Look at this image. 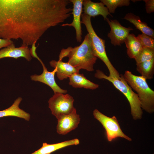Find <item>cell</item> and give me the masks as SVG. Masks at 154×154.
<instances>
[{"mask_svg":"<svg viewBox=\"0 0 154 154\" xmlns=\"http://www.w3.org/2000/svg\"><path fill=\"white\" fill-rule=\"evenodd\" d=\"M68 0H0V38L36 44L50 28L72 14Z\"/></svg>","mask_w":154,"mask_h":154,"instance_id":"6da1fadb","label":"cell"},{"mask_svg":"<svg viewBox=\"0 0 154 154\" xmlns=\"http://www.w3.org/2000/svg\"><path fill=\"white\" fill-rule=\"evenodd\" d=\"M65 57L68 58V62L78 71L81 69L88 71H94V65L97 58L94 54L89 35L87 33L85 35L79 46L62 49L59 55V60H62Z\"/></svg>","mask_w":154,"mask_h":154,"instance_id":"7a4b0ae2","label":"cell"},{"mask_svg":"<svg viewBox=\"0 0 154 154\" xmlns=\"http://www.w3.org/2000/svg\"><path fill=\"white\" fill-rule=\"evenodd\" d=\"M123 75L128 84L137 92L141 108L149 113L153 112L154 91L149 87L146 80L129 70L125 71Z\"/></svg>","mask_w":154,"mask_h":154,"instance_id":"3957f363","label":"cell"},{"mask_svg":"<svg viewBox=\"0 0 154 154\" xmlns=\"http://www.w3.org/2000/svg\"><path fill=\"white\" fill-rule=\"evenodd\" d=\"M95 77L98 79H104L111 82L114 86L126 97L129 102L131 114L134 119H141L142 114L141 104L137 94L134 92L125 80L123 75L120 74L119 78L107 76L103 72L97 70Z\"/></svg>","mask_w":154,"mask_h":154,"instance_id":"277c9868","label":"cell"},{"mask_svg":"<svg viewBox=\"0 0 154 154\" xmlns=\"http://www.w3.org/2000/svg\"><path fill=\"white\" fill-rule=\"evenodd\" d=\"M81 23L84 24L89 35L92 41L94 54L105 64L109 72V76L119 78L120 74L113 66L109 59L105 50V41L96 34L92 26L91 17L83 13L82 14Z\"/></svg>","mask_w":154,"mask_h":154,"instance_id":"5b68a950","label":"cell"},{"mask_svg":"<svg viewBox=\"0 0 154 154\" xmlns=\"http://www.w3.org/2000/svg\"><path fill=\"white\" fill-rule=\"evenodd\" d=\"M93 114L94 118L101 123L105 129L106 136L109 141L111 142L118 137L124 138L129 141L131 140V138L123 132L115 116L108 117L97 109L94 110Z\"/></svg>","mask_w":154,"mask_h":154,"instance_id":"8992f818","label":"cell"},{"mask_svg":"<svg viewBox=\"0 0 154 154\" xmlns=\"http://www.w3.org/2000/svg\"><path fill=\"white\" fill-rule=\"evenodd\" d=\"M74 99L68 94L60 93H54L48 101V107L52 114L58 119L61 116L71 113L74 108Z\"/></svg>","mask_w":154,"mask_h":154,"instance_id":"52a82bcc","label":"cell"},{"mask_svg":"<svg viewBox=\"0 0 154 154\" xmlns=\"http://www.w3.org/2000/svg\"><path fill=\"white\" fill-rule=\"evenodd\" d=\"M106 20L109 25L111 30L107 35L111 43L114 46H120L124 41L132 28H127L122 26L116 19L111 20L107 18Z\"/></svg>","mask_w":154,"mask_h":154,"instance_id":"ba28073f","label":"cell"},{"mask_svg":"<svg viewBox=\"0 0 154 154\" xmlns=\"http://www.w3.org/2000/svg\"><path fill=\"white\" fill-rule=\"evenodd\" d=\"M58 119L56 131L59 134L64 135L75 129L80 123V116L76 113L75 108L69 114L61 116Z\"/></svg>","mask_w":154,"mask_h":154,"instance_id":"9c48e42d","label":"cell"},{"mask_svg":"<svg viewBox=\"0 0 154 154\" xmlns=\"http://www.w3.org/2000/svg\"><path fill=\"white\" fill-rule=\"evenodd\" d=\"M38 60L42 66L43 72L40 75L34 74L31 75V79L33 81L39 82L47 85L52 90L54 93H66L67 91L61 88L56 82L54 75L56 71V69L54 68L52 71H48L41 59L40 58Z\"/></svg>","mask_w":154,"mask_h":154,"instance_id":"30bf717a","label":"cell"},{"mask_svg":"<svg viewBox=\"0 0 154 154\" xmlns=\"http://www.w3.org/2000/svg\"><path fill=\"white\" fill-rule=\"evenodd\" d=\"M70 1L73 5L72 12L73 15V20L70 23L62 24L61 26L73 27L76 31V40L78 42H80L82 40V36L81 18L82 12L83 0H70Z\"/></svg>","mask_w":154,"mask_h":154,"instance_id":"8fae6325","label":"cell"},{"mask_svg":"<svg viewBox=\"0 0 154 154\" xmlns=\"http://www.w3.org/2000/svg\"><path fill=\"white\" fill-rule=\"evenodd\" d=\"M84 13L90 17L102 15L105 21L108 15L112 17L107 7L102 2H94L90 0H84L83 2Z\"/></svg>","mask_w":154,"mask_h":154,"instance_id":"7c38bea8","label":"cell"},{"mask_svg":"<svg viewBox=\"0 0 154 154\" xmlns=\"http://www.w3.org/2000/svg\"><path fill=\"white\" fill-rule=\"evenodd\" d=\"M20 57L25 58L29 61L31 60L32 58L28 46H21L16 48L13 44L0 50V59L6 57L17 59Z\"/></svg>","mask_w":154,"mask_h":154,"instance_id":"4fadbf2b","label":"cell"},{"mask_svg":"<svg viewBox=\"0 0 154 154\" xmlns=\"http://www.w3.org/2000/svg\"><path fill=\"white\" fill-rule=\"evenodd\" d=\"M49 64L51 66L56 69V73L60 80L66 79L73 74L79 72L68 62L53 60L50 61Z\"/></svg>","mask_w":154,"mask_h":154,"instance_id":"5bb4252c","label":"cell"},{"mask_svg":"<svg viewBox=\"0 0 154 154\" xmlns=\"http://www.w3.org/2000/svg\"><path fill=\"white\" fill-rule=\"evenodd\" d=\"M22 100L21 98L18 97L11 106L4 110L0 111V118L7 116H14L29 121L30 118V114L20 109L19 106Z\"/></svg>","mask_w":154,"mask_h":154,"instance_id":"9a60e30c","label":"cell"},{"mask_svg":"<svg viewBox=\"0 0 154 154\" xmlns=\"http://www.w3.org/2000/svg\"><path fill=\"white\" fill-rule=\"evenodd\" d=\"M79 143V140L77 139L53 144H48L44 142L43 143L40 148L31 154H50L64 147L71 145H77Z\"/></svg>","mask_w":154,"mask_h":154,"instance_id":"2e32d148","label":"cell"},{"mask_svg":"<svg viewBox=\"0 0 154 154\" xmlns=\"http://www.w3.org/2000/svg\"><path fill=\"white\" fill-rule=\"evenodd\" d=\"M69 84L74 88H84L90 90L98 88L99 85L88 79L83 74L79 72L72 74L69 77Z\"/></svg>","mask_w":154,"mask_h":154,"instance_id":"e0dca14e","label":"cell"},{"mask_svg":"<svg viewBox=\"0 0 154 154\" xmlns=\"http://www.w3.org/2000/svg\"><path fill=\"white\" fill-rule=\"evenodd\" d=\"M127 48V53L129 57L135 59L143 47L137 37L133 33H129L125 40Z\"/></svg>","mask_w":154,"mask_h":154,"instance_id":"ac0fdd59","label":"cell"},{"mask_svg":"<svg viewBox=\"0 0 154 154\" xmlns=\"http://www.w3.org/2000/svg\"><path fill=\"white\" fill-rule=\"evenodd\" d=\"M123 19L133 24L137 29L142 33L154 38V30L150 27L147 24L142 22L140 17L131 13L126 14Z\"/></svg>","mask_w":154,"mask_h":154,"instance_id":"d6986e66","label":"cell"},{"mask_svg":"<svg viewBox=\"0 0 154 154\" xmlns=\"http://www.w3.org/2000/svg\"><path fill=\"white\" fill-rule=\"evenodd\" d=\"M136 70L142 77L151 80L154 74V58L136 65Z\"/></svg>","mask_w":154,"mask_h":154,"instance_id":"ffe728a7","label":"cell"},{"mask_svg":"<svg viewBox=\"0 0 154 154\" xmlns=\"http://www.w3.org/2000/svg\"><path fill=\"white\" fill-rule=\"evenodd\" d=\"M106 6L110 13H114L118 7L129 6L130 4L129 0H100Z\"/></svg>","mask_w":154,"mask_h":154,"instance_id":"44dd1931","label":"cell"},{"mask_svg":"<svg viewBox=\"0 0 154 154\" xmlns=\"http://www.w3.org/2000/svg\"><path fill=\"white\" fill-rule=\"evenodd\" d=\"M154 58V49L143 47L135 59L136 65Z\"/></svg>","mask_w":154,"mask_h":154,"instance_id":"7402d4cb","label":"cell"},{"mask_svg":"<svg viewBox=\"0 0 154 154\" xmlns=\"http://www.w3.org/2000/svg\"><path fill=\"white\" fill-rule=\"evenodd\" d=\"M143 47L154 49V38L142 33L137 37Z\"/></svg>","mask_w":154,"mask_h":154,"instance_id":"603a6c76","label":"cell"},{"mask_svg":"<svg viewBox=\"0 0 154 154\" xmlns=\"http://www.w3.org/2000/svg\"><path fill=\"white\" fill-rule=\"evenodd\" d=\"M145 3L146 11L147 13L150 14L154 11V0H143Z\"/></svg>","mask_w":154,"mask_h":154,"instance_id":"cb8c5ba5","label":"cell"},{"mask_svg":"<svg viewBox=\"0 0 154 154\" xmlns=\"http://www.w3.org/2000/svg\"><path fill=\"white\" fill-rule=\"evenodd\" d=\"M13 44L11 40L4 39L0 38V49L3 47H6Z\"/></svg>","mask_w":154,"mask_h":154,"instance_id":"d4e9b609","label":"cell"},{"mask_svg":"<svg viewBox=\"0 0 154 154\" xmlns=\"http://www.w3.org/2000/svg\"><path fill=\"white\" fill-rule=\"evenodd\" d=\"M131 1L133 2H137V1H141V0H131Z\"/></svg>","mask_w":154,"mask_h":154,"instance_id":"484cf974","label":"cell"}]
</instances>
